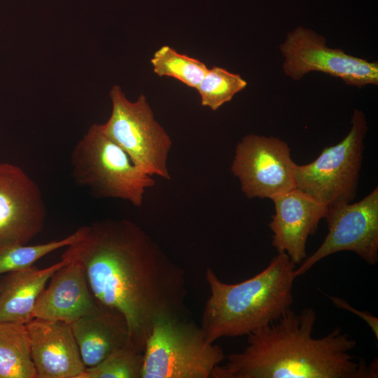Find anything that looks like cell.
<instances>
[{
  "mask_svg": "<svg viewBox=\"0 0 378 378\" xmlns=\"http://www.w3.org/2000/svg\"><path fill=\"white\" fill-rule=\"evenodd\" d=\"M80 228L62 258L83 267L99 304L124 316L130 344L143 352L158 319L187 316L183 269L130 220L106 218Z\"/></svg>",
  "mask_w": 378,
  "mask_h": 378,
  "instance_id": "obj_1",
  "label": "cell"
},
{
  "mask_svg": "<svg viewBox=\"0 0 378 378\" xmlns=\"http://www.w3.org/2000/svg\"><path fill=\"white\" fill-rule=\"evenodd\" d=\"M316 314L312 307L288 310L277 321L248 335L240 352L226 356L213 378H377V359L370 364L350 353L356 341L335 328L312 336Z\"/></svg>",
  "mask_w": 378,
  "mask_h": 378,
  "instance_id": "obj_2",
  "label": "cell"
},
{
  "mask_svg": "<svg viewBox=\"0 0 378 378\" xmlns=\"http://www.w3.org/2000/svg\"><path fill=\"white\" fill-rule=\"evenodd\" d=\"M295 269L285 253H278L262 272L237 284L222 281L208 268L210 294L200 326L206 340L248 335L281 318L293 302Z\"/></svg>",
  "mask_w": 378,
  "mask_h": 378,
  "instance_id": "obj_3",
  "label": "cell"
},
{
  "mask_svg": "<svg viewBox=\"0 0 378 378\" xmlns=\"http://www.w3.org/2000/svg\"><path fill=\"white\" fill-rule=\"evenodd\" d=\"M75 183L89 189L96 198H116L141 206L147 188L155 184L127 153L92 124L71 153Z\"/></svg>",
  "mask_w": 378,
  "mask_h": 378,
  "instance_id": "obj_4",
  "label": "cell"
},
{
  "mask_svg": "<svg viewBox=\"0 0 378 378\" xmlns=\"http://www.w3.org/2000/svg\"><path fill=\"white\" fill-rule=\"evenodd\" d=\"M225 358L222 348L208 342L186 316H165L146 339L141 378H209Z\"/></svg>",
  "mask_w": 378,
  "mask_h": 378,
  "instance_id": "obj_5",
  "label": "cell"
},
{
  "mask_svg": "<svg viewBox=\"0 0 378 378\" xmlns=\"http://www.w3.org/2000/svg\"><path fill=\"white\" fill-rule=\"evenodd\" d=\"M109 96L112 110L108 120L100 124L102 131L144 173L170 180L167 162L172 141L155 120L146 96L132 102L119 85L112 87Z\"/></svg>",
  "mask_w": 378,
  "mask_h": 378,
  "instance_id": "obj_6",
  "label": "cell"
},
{
  "mask_svg": "<svg viewBox=\"0 0 378 378\" xmlns=\"http://www.w3.org/2000/svg\"><path fill=\"white\" fill-rule=\"evenodd\" d=\"M368 130L365 114L354 109L348 134L325 148L312 162L297 164L295 188L327 206L350 203L356 196Z\"/></svg>",
  "mask_w": 378,
  "mask_h": 378,
  "instance_id": "obj_7",
  "label": "cell"
},
{
  "mask_svg": "<svg viewBox=\"0 0 378 378\" xmlns=\"http://www.w3.org/2000/svg\"><path fill=\"white\" fill-rule=\"evenodd\" d=\"M280 50L284 58L283 71L294 80H300L311 71H319L358 88L378 84L377 62L329 48L322 35L302 26L288 33Z\"/></svg>",
  "mask_w": 378,
  "mask_h": 378,
  "instance_id": "obj_8",
  "label": "cell"
},
{
  "mask_svg": "<svg viewBox=\"0 0 378 378\" xmlns=\"http://www.w3.org/2000/svg\"><path fill=\"white\" fill-rule=\"evenodd\" d=\"M328 232L320 246L294 270L297 278L327 256L351 251L369 265L378 261V188L354 203L328 206Z\"/></svg>",
  "mask_w": 378,
  "mask_h": 378,
  "instance_id": "obj_9",
  "label": "cell"
},
{
  "mask_svg": "<svg viewBox=\"0 0 378 378\" xmlns=\"http://www.w3.org/2000/svg\"><path fill=\"white\" fill-rule=\"evenodd\" d=\"M296 165L284 141L249 134L236 146L231 172L246 197L272 199L295 188Z\"/></svg>",
  "mask_w": 378,
  "mask_h": 378,
  "instance_id": "obj_10",
  "label": "cell"
},
{
  "mask_svg": "<svg viewBox=\"0 0 378 378\" xmlns=\"http://www.w3.org/2000/svg\"><path fill=\"white\" fill-rule=\"evenodd\" d=\"M46 217L38 184L19 166L0 163V248L27 244L43 230Z\"/></svg>",
  "mask_w": 378,
  "mask_h": 378,
  "instance_id": "obj_11",
  "label": "cell"
},
{
  "mask_svg": "<svg viewBox=\"0 0 378 378\" xmlns=\"http://www.w3.org/2000/svg\"><path fill=\"white\" fill-rule=\"evenodd\" d=\"M271 200L275 209L268 225L273 233L272 244L295 265L300 264L307 257L308 237L316 231L328 206L297 188Z\"/></svg>",
  "mask_w": 378,
  "mask_h": 378,
  "instance_id": "obj_12",
  "label": "cell"
},
{
  "mask_svg": "<svg viewBox=\"0 0 378 378\" xmlns=\"http://www.w3.org/2000/svg\"><path fill=\"white\" fill-rule=\"evenodd\" d=\"M26 326L37 378H79L86 368L70 324L34 318Z\"/></svg>",
  "mask_w": 378,
  "mask_h": 378,
  "instance_id": "obj_13",
  "label": "cell"
},
{
  "mask_svg": "<svg viewBox=\"0 0 378 378\" xmlns=\"http://www.w3.org/2000/svg\"><path fill=\"white\" fill-rule=\"evenodd\" d=\"M99 307L83 267L67 261L50 279L48 288H44L35 303L32 315L33 318L71 324Z\"/></svg>",
  "mask_w": 378,
  "mask_h": 378,
  "instance_id": "obj_14",
  "label": "cell"
},
{
  "mask_svg": "<svg viewBox=\"0 0 378 378\" xmlns=\"http://www.w3.org/2000/svg\"><path fill=\"white\" fill-rule=\"evenodd\" d=\"M85 368L94 366L115 351L130 344L127 323L113 309L100 306L71 324Z\"/></svg>",
  "mask_w": 378,
  "mask_h": 378,
  "instance_id": "obj_15",
  "label": "cell"
},
{
  "mask_svg": "<svg viewBox=\"0 0 378 378\" xmlns=\"http://www.w3.org/2000/svg\"><path fill=\"white\" fill-rule=\"evenodd\" d=\"M67 261L62 259L50 266H35L9 272L0 280V321L27 324L32 320L35 303L53 274Z\"/></svg>",
  "mask_w": 378,
  "mask_h": 378,
  "instance_id": "obj_16",
  "label": "cell"
},
{
  "mask_svg": "<svg viewBox=\"0 0 378 378\" xmlns=\"http://www.w3.org/2000/svg\"><path fill=\"white\" fill-rule=\"evenodd\" d=\"M0 378H37L24 323L0 321Z\"/></svg>",
  "mask_w": 378,
  "mask_h": 378,
  "instance_id": "obj_17",
  "label": "cell"
},
{
  "mask_svg": "<svg viewBox=\"0 0 378 378\" xmlns=\"http://www.w3.org/2000/svg\"><path fill=\"white\" fill-rule=\"evenodd\" d=\"M150 62L159 76L173 77L188 87L197 88L209 68L195 58L180 54L169 46L160 47Z\"/></svg>",
  "mask_w": 378,
  "mask_h": 378,
  "instance_id": "obj_18",
  "label": "cell"
},
{
  "mask_svg": "<svg viewBox=\"0 0 378 378\" xmlns=\"http://www.w3.org/2000/svg\"><path fill=\"white\" fill-rule=\"evenodd\" d=\"M81 234L79 227L71 234L59 240L36 245H10L0 248V274L25 270L45 255L76 241Z\"/></svg>",
  "mask_w": 378,
  "mask_h": 378,
  "instance_id": "obj_19",
  "label": "cell"
},
{
  "mask_svg": "<svg viewBox=\"0 0 378 378\" xmlns=\"http://www.w3.org/2000/svg\"><path fill=\"white\" fill-rule=\"evenodd\" d=\"M246 85V81L239 74L231 73L224 68L213 66L208 69L196 89L201 104L216 111Z\"/></svg>",
  "mask_w": 378,
  "mask_h": 378,
  "instance_id": "obj_20",
  "label": "cell"
},
{
  "mask_svg": "<svg viewBox=\"0 0 378 378\" xmlns=\"http://www.w3.org/2000/svg\"><path fill=\"white\" fill-rule=\"evenodd\" d=\"M142 366L143 352L127 344L97 365L86 368L79 378H141Z\"/></svg>",
  "mask_w": 378,
  "mask_h": 378,
  "instance_id": "obj_21",
  "label": "cell"
},
{
  "mask_svg": "<svg viewBox=\"0 0 378 378\" xmlns=\"http://www.w3.org/2000/svg\"><path fill=\"white\" fill-rule=\"evenodd\" d=\"M326 295L332 301L333 304L340 309L348 310L359 316L369 326L376 339L378 338V318L368 312L358 310L351 306L345 300L337 296Z\"/></svg>",
  "mask_w": 378,
  "mask_h": 378,
  "instance_id": "obj_22",
  "label": "cell"
},
{
  "mask_svg": "<svg viewBox=\"0 0 378 378\" xmlns=\"http://www.w3.org/2000/svg\"><path fill=\"white\" fill-rule=\"evenodd\" d=\"M0 291H1V286H0Z\"/></svg>",
  "mask_w": 378,
  "mask_h": 378,
  "instance_id": "obj_23",
  "label": "cell"
}]
</instances>
